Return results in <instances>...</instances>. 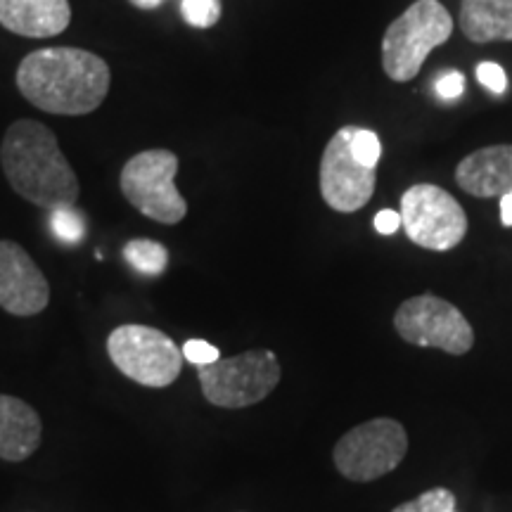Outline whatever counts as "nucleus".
I'll list each match as a JSON object with an SVG mask.
<instances>
[{
	"label": "nucleus",
	"instance_id": "obj_1",
	"mask_svg": "<svg viewBox=\"0 0 512 512\" xmlns=\"http://www.w3.org/2000/svg\"><path fill=\"white\" fill-rule=\"evenodd\" d=\"M17 88L41 112L83 117L110 93V64L81 48H43L24 57Z\"/></svg>",
	"mask_w": 512,
	"mask_h": 512
},
{
	"label": "nucleus",
	"instance_id": "obj_2",
	"mask_svg": "<svg viewBox=\"0 0 512 512\" xmlns=\"http://www.w3.org/2000/svg\"><path fill=\"white\" fill-rule=\"evenodd\" d=\"M5 178L19 197L43 209L74 207L79 178L62 155L55 133L31 119H19L5 131L0 145Z\"/></svg>",
	"mask_w": 512,
	"mask_h": 512
},
{
	"label": "nucleus",
	"instance_id": "obj_3",
	"mask_svg": "<svg viewBox=\"0 0 512 512\" xmlns=\"http://www.w3.org/2000/svg\"><path fill=\"white\" fill-rule=\"evenodd\" d=\"M453 34V17L439 0H415L382 38V67L392 81H411L427 55Z\"/></svg>",
	"mask_w": 512,
	"mask_h": 512
},
{
	"label": "nucleus",
	"instance_id": "obj_4",
	"mask_svg": "<svg viewBox=\"0 0 512 512\" xmlns=\"http://www.w3.org/2000/svg\"><path fill=\"white\" fill-rule=\"evenodd\" d=\"M197 377L204 399L211 406L238 411L264 401L278 387L283 370L273 351L252 349L238 356L219 358L211 366H200Z\"/></svg>",
	"mask_w": 512,
	"mask_h": 512
},
{
	"label": "nucleus",
	"instance_id": "obj_5",
	"mask_svg": "<svg viewBox=\"0 0 512 512\" xmlns=\"http://www.w3.org/2000/svg\"><path fill=\"white\" fill-rule=\"evenodd\" d=\"M107 354L121 375L143 387L164 389L183 370V351L162 330L150 325H119L107 337Z\"/></svg>",
	"mask_w": 512,
	"mask_h": 512
},
{
	"label": "nucleus",
	"instance_id": "obj_6",
	"mask_svg": "<svg viewBox=\"0 0 512 512\" xmlns=\"http://www.w3.org/2000/svg\"><path fill=\"white\" fill-rule=\"evenodd\" d=\"M176 171L178 157L174 152H138L121 169V192H124L128 204L136 207L147 219L174 226L188 214V202L183 200L174 183Z\"/></svg>",
	"mask_w": 512,
	"mask_h": 512
},
{
	"label": "nucleus",
	"instance_id": "obj_7",
	"mask_svg": "<svg viewBox=\"0 0 512 512\" xmlns=\"http://www.w3.org/2000/svg\"><path fill=\"white\" fill-rule=\"evenodd\" d=\"M406 451L408 434L401 422L375 418L344 434L332 451V460L339 475L363 484L396 470Z\"/></svg>",
	"mask_w": 512,
	"mask_h": 512
},
{
	"label": "nucleus",
	"instance_id": "obj_8",
	"mask_svg": "<svg viewBox=\"0 0 512 512\" xmlns=\"http://www.w3.org/2000/svg\"><path fill=\"white\" fill-rule=\"evenodd\" d=\"M401 228L411 242L446 252L458 247L467 233V216L451 192L432 183L411 185L401 197Z\"/></svg>",
	"mask_w": 512,
	"mask_h": 512
},
{
	"label": "nucleus",
	"instance_id": "obj_9",
	"mask_svg": "<svg viewBox=\"0 0 512 512\" xmlns=\"http://www.w3.org/2000/svg\"><path fill=\"white\" fill-rule=\"evenodd\" d=\"M394 328L408 344L463 356L475 347V330L456 304L437 294L406 299L394 313Z\"/></svg>",
	"mask_w": 512,
	"mask_h": 512
},
{
	"label": "nucleus",
	"instance_id": "obj_10",
	"mask_svg": "<svg viewBox=\"0 0 512 512\" xmlns=\"http://www.w3.org/2000/svg\"><path fill=\"white\" fill-rule=\"evenodd\" d=\"M354 128H339L325 145L320 159V195L339 214H351L366 207L377 185V171L358 162L351 150Z\"/></svg>",
	"mask_w": 512,
	"mask_h": 512
},
{
	"label": "nucleus",
	"instance_id": "obj_11",
	"mask_svg": "<svg viewBox=\"0 0 512 512\" xmlns=\"http://www.w3.org/2000/svg\"><path fill=\"white\" fill-rule=\"evenodd\" d=\"M50 304V285L27 249L0 240V309L27 318Z\"/></svg>",
	"mask_w": 512,
	"mask_h": 512
},
{
	"label": "nucleus",
	"instance_id": "obj_12",
	"mask_svg": "<svg viewBox=\"0 0 512 512\" xmlns=\"http://www.w3.org/2000/svg\"><path fill=\"white\" fill-rule=\"evenodd\" d=\"M456 183L467 195L503 197L512 190V145H491L456 166Z\"/></svg>",
	"mask_w": 512,
	"mask_h": 512
},
{
	"label": "nucleus",
	"instance_id": "obj_13",
	"mask_svg": "<svg viewBox=\"0 0 512 512\" xmlns=\"http://www.w3.org/2000/svg\"><path fill=\"white\" fill-rule=\"evenodd\" d=\"M72 22L69 0H0V27L24 38L62 34Z\"/></svg>",
	"mask_w": 512,
	"mask_h": 512
},
{
	"label": "nucleus",
	"instance_id": "obj_14",
	"mask_svg": "<svg viewBox=\"0 0 512 512\" xmlns=\"http://www.w3.org/2000/svg\"><path fill=\"white\" fill-rule=\"evenodd\" d=\"M41 418L27 401L0 394V460L22 463L41 446Z\"/></svg>",
	"mask_w": 512,
	"mask_h": 512
},
{
	"label": "nucleus",
	"instance_id": "obj_15",
	"mask_svg": "<svg viewBox=\"0 0 512 512\" xmlns=\"http://www.w3.org/2000/svg\"><path fill=\"white\" fill-rule=\"evenodd\" d=\"M458 17L470 41H512V0H463Z\"/></svg>",
	"mask_w": 512,
	"mask_h": 512
},
{
	"label": "nucleus",
	"instance_id": "obj_16",
	"mask_svg": "<svg viewBox=\"0 0 512 512\" xmlns=\"http://www.w3.org/2000/svg\"><path fill=\"white\" fill-rule=\"evenodd\" d=\"M124 259L143 275H162L169 266V249L155 240H131L124 247Z\"/></svg>",
	"mask_w": 512,
	"mask_h": 512
},
{
	"label": "nucleus",
	"instance_id": "obj_17",
	"mask_svg": "<svg viewBox=\"0 0 512 512\" xmlns=\"http://www.w3.org/2000/svg\"><path fill=\"white\" fill-rule=\"evenodd\" d=\"M50 226H53V235L64 245H79L86 235V223H83V216L74 207H62L53 209V216H50Z\"/></svg>",
	"mask_w": 512,
	"mask_h": 512
},
{
	"label": "nucleus",
	"instance_id": "obj_18",
	"mask_svg": "<svg viewBox=\"0 0 512 512\" xmlns=\"http://www.w3.org/2000/svg\"><path fill=\"white\" fill-rule=\"evenodd\" d=\"M456 510V494L453 491L444 489V486H437V489L425 491L413 501L396 505L392 512H451Z\"/></svg>",
	"mask_w": 512,
	"mask_h": 512
},
{
	"label": "nucleus",
	"instance_id": "obj_19",
	"mask_svg": "<svg viewBox=\"0 0 512 512\" xmlns=\"http://www.w3.org/2000/svg\"><path fill=\"white\" fill-rule=\"evenodd\" d=\"M183 19L195 29H209L221 19V0H183Z\"/></svg>",
	"mask_w": 512,
	"mask_h": 512
},
{
	"label": "nucleus",
	"instance_id": "obj_20",
	"mask_svg": "<svg viewBox=\"0 0 512 512\" xmlns=\"http://www.w3.org/2000/svg\"><path fill=\"white\" fill-rule=\"evenodd\" d=\"M351 150H354V157L358 162L377 169V164H380V157H382V143L375 131L356 126L354 136H351Z\"/></svg>",
	"mask_w": 512,
	"mask_h": 512
},
{
	"label": "nucleus",
	"instance_id": "obj_21",
	"mask_svg": "<svg viewBox=\"0 0 512 512\" xmlns=\"http://www.w3.org/2000/svg\"><path fill=\"white\" fill-rule=\"evenodd\" d=\"M183 358L192 366H211V363H216L221 358V351L214 347V344L204 342V339H188V342L183 344Z\"/></svg>",
	"mask_w": 512,
	"mask_h": 512
},
{
	"label": "nucleus",
	"instance_id": "obj_22",
	"mask_svg": "<svg viewBox=\"0 0 512 512\" xmlns=\"http://www.w3.org/2000/svg\"><path fill=\"white\" fill-rule=\"evenodd\" d=\"M477 81L496 95L505 93V88H508V74H505V69L496 62H482V64H479V67H477Z\"/></svg>",
	"mask_w": 512,
	"mask_h": 512
},
{
	"label": "nucleus",
	"instance_id": "obj_23",
	"mask_svg": "<svg viewBox=\"0 0 512 512\" xmlns=\"http://www.w3.org/2000/svg\"><path fill=\"white\" fill-rule=\"evenodd\" d=\"M465 91V76L460 72H446L437 81V95L444 100H456Z\"/></svg>",
	"mask_w": 512,
	"mask_h": 512
},
{
	"label": "nucleus",
	"instance_id": "obj_24",
	"mask_svg": "<svg viewBox=\"0 0 512 512\" xmlns=\"http://www.w3.org/2000/svg\"><path fill=\"white\" fill-rule=\"evenodd\" d=\"M401 228V214L394 209H382L375 216V230L380 235H394Z\"/></svg>",
	"mask_w": 512,
	"mask_h": 512
},
{
	"label": "nucleus",
	"instance_id": "obj_25",
	"mask_svg": "<svg viewBox=\"0 0 512 512\" xmlns=\"http://www.w3.org/2000/svg\"><path fill=\"white\" fill-rule=\"evenodd\" d=\"M501 221L505 228L512 226V190L501 197Z\"/></svg>",
	"mask_w": 512,
	"mask_h": 512
},
{
	"label": "nucleus",
	"instance_id": "obj_26",
	"mask_svg": "<svg viewBox=\"0 0 512 512\" xmlns=\"http://www.w3.org/2000/svg\"><path fill=\"white\" fill-rule=\"evenodd\" d=\"M128 3L136 5V8H140V10H155L162 5V0H128Z\"/></svg>",
	"mask_w": 512,
	"mask_h": 512
},
{
	"label": "nucleus",
	"instance_id": "obj_27",
	"mask_svg": "<svg viewBox=\"0 0 512 512\" xmlns=\"http://www.w3.org/2000/svg\"><path fill=\"white\" fill-rule=\"evenodd\" d=\"M451 512H456V510H451Z\"/></svg>",
	"mask_w": 512,
	"mask_h": 512
}]
</instances>
